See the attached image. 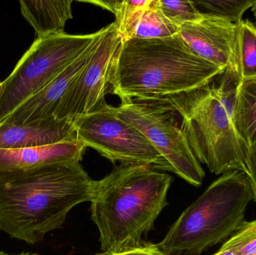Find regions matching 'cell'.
<instances>
[{"label": "cell", "instance_id": "cell-1", "mask_svg": "<svg viewBox=\"0 0 256 255\" xmlns=\"http://www.w3.org/2000/svg\"><path fill=\"white\" fill-rule=\"evenodd\" d=\"M226 70L197 56L179 33L131 38L122 40L116 52L110 84L122 103L150 101L206 86Z\"/></svg>", "mask_w": 256, "mask_h": 255}, {"label": "cell", "instance_id": "cell-2", "mask_svg": "<svg viewBox=\"0 0 256 255\" xmlns=\"http://www.w3.org/2000/svg\"><path fill=\"white\" fill-rule=\"evenodd\" d=\"M96 181L80 162L46 166L0 184V229L30 245L62 227L76 205L91 202Z\"/></svg>", "mask_w": 256, "mask_h": 255}, {"label": "cell", "instance_id": "cell-3", "mask_svg": "<svg viewBox=\"0 0 256 255\" xmlns=\"http://www.w3.org/2000/svg\"><path fill=\"white\" fill-rule=\"evenodd\" d=\"M172 182L148 166L122 165L96 181L90 211L102 251L118 254L141 246L168 205Z\"/></svg>", "mask_w": 256, "mask_h": 255}, {"label": "cell", "instance_id": "cell-4", "mask_svg": "<svg viewBox=\"0 0 256 255\" xmlns=\"http://www.w3.org/2000/svg\"><path fill=\"white\" fill-rule=\"evenodd\" d=\"M219 85L212 83L159 101L180 117V129L200 163L215 175L232 171L249 174L250 150L236 130L234 103L238 79L222 73Z\"/></svg>", "mask_w": 256, "mask_h": 255}, {"label": "cell", "instance_id": "cell-5", "mask_svg": "<svg viewBox=\"0 0 256 255\" xmlns=\"http://www.w3.org/2000/svg\"><path fill=\"white\" fill-rule=\"evenodd\" d=\"M252 199L245 173H224L184 211L156 245L167 255H200L238 229Z\"/></svg>", "mask_w": 256, "mask_h": 255}, {"label": "cell", "instance_id": "cell-6", "mask_svg": "<svg viewBox=\"0 0 256 255\" xmlns=\"http://www.w3.org/2000/svg\"><path fill=\"white\" fill-rule=\"evenodd\" d=\"M66 33L36 37L10 75L2 82L0 123L18 106L61 74L100 35Z\"/></svg>", "mask_w": 256, "mask_h": 255}, {"label": "cell", "instance_id": "cell-7", "mask_svg": "<svg viewBox=\"0 0 256 255\" xmlns=\"http://www.w3.org/2000/svg\"><path fill=\"white\" fill-rule=\"evenodd\" d=\"M117 116L141 132L170 167L171 172L200 187L204 171L176 119V112L159 100L130 101L115 107Z\"/></svg>", "mask_w": 256, "mask_h": 255}, {"label": "cell", "instance_id": "cell-8", "mask_svg": "<svg viewBox=\"0 0 256 255\" xmlns=\"http://www.w3.org/2000/svg\"><path fill=\"white\" fill-rule=\"evenodd\" d=\"M76 139L112 163L144 166L171 172L170 167L146 136L116 113L104 101L96 110L74 121Z\"/></svg>", "mask_w": 256, "mask_h": 255}, {"label": "cell", "instance_id": "cell-9", "mask_svg": "<svg viewBox=\"0 0 256 255\" xmlns=\"http://www.w3.org/2000/svg\"><path fill=\"white\" fill-rule=\"evenodd\" d=\"M121 43L116 23L112 22L106 26L86 65L63 97L56 118L74 121L78 117L91 113L104 101L110 87L112 60Z\"/></svg>", "mask_w": 256, "mask_h": 255}, {"label": "cell", "instance_id": "cell-10", "mask_svg": "<svg viewBox=\"0 0 256 255\" xmlns=\"http://www.w3.org/2000/svg\"><path fill=\"white\" fill-rule=\"evenodd\" d=\"M179 34L197 56L232 72L238 79L236 23L203 13L198 20L180 25Z\"/></svg>", "mask_w": 256, "mask_h": 255}, {"label": "cell", "instance_id": "cell-11", "mask_svg": "<svg viewBox=\"0 0 256 255\" xmlns=\"http://www.w3.org/2000/svg\"><path fill=\"white\" fill-rule=\"evenodd\" d=\"M86 147L78 140L22 149H0V184L21 179L58 163L80 162Z\"/></svg>", "mask_w": 256, "mask_h": 255}, {"label": "cell", "instance_id": "cell-12", "mask_svg": "<svg viewBox=\"0 0 256 255\" xmlns=\"http://www.w3.org/2000/svg\"><path fill=\"white\" fill-rule=\"evenodd\" d=\"M105 31L106 27H104L100 35L76 61H74L45 88L18 106L0 124L24 125L38 120L56 117L63 97L66 96L76 76L86 65Z\"/></svg>", "mask_w": 256, "mask_h": 255}, {"label": "cell", "instance_id": "cell-13", "mask_svg": "<svg viewBox=\"0 0 256 255\" xmlns=\"http://www.w3.org/2000/svg\"><path fill=\"white\" fill-rule=\"evenodd\" d=\"M74 140V121L68 118L50 117L24 125L0 124V149L38 148Z\"/></svg>", "mask_w": 256, "mask_h": 255}, {"label": "cell", "instance_id": "cell-14", "mask_svg": "<svg viewBox=\"0 0 256 255\" xmlns=\"http://www.w3.org/2000/svg\"><path fill=\"white\" fill-rule=\"evenodd\" d=\"M19 3L21 14L33 27L37 37L63 34L66 22L73 18V0H21Z\"/></svg>", "mask_w": 256, "mask_h": 255}, {"label": "cell", "instance_id": "cell-15", "mask_svg": "<svg viewBox=\"0 0 256 255\" xmlns=\"http://www.w3.org/2000/svg\"><path fill=\"white\" fill-rule=\"evenodd\" d=\"M236 130L250 148L256 147V78L236 82L234 103Z\"/></svg>", "mask_w": 256, "mask_h": 255}, {"label": "cell", "instance_id": "cell-16", "mask_svg": "<svg viewBox=\"0 0 256 255\" xmlns=\"http://www.w3.org/2000/svg\"><path fill=\"white\" fill-rule=\"evenodd\" d=\"M236 61L238 80L256 78V26L250 21L236 23Z\"/></svg>", "mask_w": 256, "mask_h": 255}, {"label": "cell", "instance_id": "cell-17", "mask_svg": "<svg viewBox=\"0 0 256 255\" xmlns=\"http://www.w3.org/2000/svg\"><path fill=\"white\" fill-rule=\"evenodd\" d=\"M150 0H122V1H90L112 12L122 40L132 38L143 12Z\"/></svg>", "mask_w": 256, "mask_h": 255}, {"label": "cell", "instance_id": "cell-18", "mask_svg": "<svg viewBox=\"0 0 256 255\" xmlns=\"http://www.w3.org/2000/svg\"><path fill=\"white\" fill-rule=\"evenodd\" d=\"M179 33V27L168 20L160 7L159 0H150L144 9L132 38H162Z\"/></svg>", "mask_w": 256, "mask_h": 255}, {"label": "cell", "instance_id": "cell-19", "mask_svg": "<svg viewBox=\"0 0 256 255\" xmlns=\"http://www.w3.org/2000/svg\"><path fill=\"white\" fill-rule=\"evenodd\" d=\"M195 5L201 6L214 15L228 19L234 23L242 20L245 12L252 7V0H196Z\"/></svg>", "mask_w": 256, "mask_h": 255}, {"label": "cell", "instance_id": "cell-20", "mask_svg": "<svg viewBox=\"0 0 256 255\" xmlns=\"http://www.w3.org/2000/svg\"><path fill=\"white\" fill-rule=\"evenodd\" d=\"M160 7L166 17L180 27L186 22H195L202 16L192 1L159 0Z\"/></svg>", "mask_w": 256, "mask_h": 255}, {"label": "cell", "instance_id": "cell-21", "mask_svg": "<svg viewBox=\"0 0 256 255\" xmlns=\"http://www.w3.org/2000/svg\"><path fill=\"white\" fill-rule=\"evenodd\" d=\"M239 255H256V220L240 225L234 235L224 244Z\"/></svg>", "mask_w": 256, "mask_h": 255}, {"label": "cell", "instance_id": "cell-22", "mask_svg": "<svg viewBox=\"0 0 256 255\" xmlns=\"http://www.w3.org/2000/svg\"><path fill=\"white\" fill-rule=\"evenodd\" d=\"M116 255H167L158 247L156 244H152L144 241L137 248L127 250Z\"/></svg>", "mask_w": 256, "mask_h": 255}, {"label": "cell", "instance_id": "cell-23", "mask_svg": "<svg viewBox=\"0 0 256 255\" xmlns=\"http://www.w3.org/2000/svg\"><path fill=\"white\" fill-rule=\"evenodd\" d=\"M248 166H249V174L246 175V177L254 193V200L256 202V147L250 148V150Z\"/></svg>", "mask_w": 256, "mask_h": 255}, {"label": "cell", "instance_id": "cell-24", "mask_svg": "<svg viewBox=\"0 0 256 255\" xmlns=\"http://www.w3.org/2000/svg\"><path fill=\"white\" fill-rule=\"evenodd\" d=\"M214 255H239L232 249L228 248V247L222 246L220 250Z\"/></svg>", "mask_w": 256, "mask_h": 255}, {"label": "cell", "instance_id": "cell-25", "mask_svg": "<svg viewBox=\"0 0 256 255\" xmlns=\"http://www.w3.org/2000/svg\"><path fill=\"white\" fill-rule=\"evenodd\" d=\"M0 255H38L32 254V253H21V254H19V255H10V254H6V253H2V252H0Z\"/></svg>", "mask_w": 256, "mask_h": 255}, {"label": "cell", "instance_id": "cell-26", "mask_svg": "<svg viewBox=\"0 0 256 255\" xmlns=\"http://www.w3.org/2000/svg\"><path fill=\"white\" fill-rule=\"evenodd\" d=\"M251 8H252V12H254V16L256 17V0L254 1V3H252V7H251Z\"/></svg>", "mask_w": 256, "mask_h": 255}, {"label": "cell", "instance_id": "cell-27", "mask_svg": "<svg viewBox=\"0 0 256 255\" xmlns=\"http://www.w3.org/2000/svg\"><path fill=\"white\" fill-rule=\"evenodd\" d=\"M94 255H116L115 253H109V252H103L100 254H96Z\"/></svg>", "mask_w": 256, "mask_h": 255}, {"label": "cell", "instance_id": "cell-28", "mask_svg": "<svg viewBox=\"0 0 256 255\" xmlns=\"http://www.w3.org/2000/svg\"><path fill=\"white\" fill-rule=\"evenodd\" d=\"M3 84L2 82H0V97H1L2 92Z\"/></svg>", "mask_w": 256, "mask_h": 255}, {"label": "cell", "instance_id": "cell-29", "mask_svg": "<svg viewBox=\"0 0 256 255\" xmlns=\"http://www.w3.org/2000/svg\"></svg>", "mask_w": 256, "mask_h": 255}]
</instances>
